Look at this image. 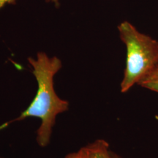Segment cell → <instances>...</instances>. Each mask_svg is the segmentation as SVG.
Masks as SVG:
<instances>
[{"mask_svg": "<svg viewBox=\"0 0 158 158\" xmlns=\"http://www.w3.org/2000/svg\"><path fill=\"white\" fill-rule=\"evenodd\" d=\"M28 61L37 81V90L29 107L16 120L40 118L41 124L37 132V141L45 147L50 143L56 116L69 109V102L57 95L54 86V78L62 64L58 57H50L44 52L37 53L36 59L29 57Z\"/></svg>", "mask_w": 158, "mask_h": 158, "instance_id": "obj_1", "label": "cell"}, {"mask_svg": "<svg viewBox=\"0 0 158 158\" xmlns=\"http://www.w3.org/2000/svg\"><path fill=\"white\" fill-rule=\"evenodd\" d=\"M120 39L126 47V64L120 88L125 93L147 80L158 68V41L138 31L129 21L118 26Z\"/></svg>", "mask_w": 158, "mask_h": 158, "instance_id": "obj_2", "label": "cell"}, {"mask_svg": "<svg viewBox=\"0 0 158 158\" xmlns=\"http://www.w3.org/2000/svg\"><path fill=\"white\" fill-rule=\"evenodd\" d=\"M86 147L89 158H113L109 144L104 140H97Z\"/></svg>", "mask_w": 158, "mask_h": 158, "instance_id": "obj_3", "label": "cell"}, {"mask_svg": "<svg viewBox=\"0 0 158 158\" xmlns=\"http://www.w3.org/2000/svg\"><path fill=\"white\" fill-rule=\"evenodd\" d=\"M142 87L158 92V76L147 79L140 84Z\"/></svg>", "mask_w": 158, "mask_h": 158, "instance_id": "obj_4", "label": "cell"}, {"mask_svg": "<svg viewBox=\"0 0 158 158\" xmlns=\"http://www.w3.org/2000/svg\"><path fill=\"white\" fill-rule=\"evenodd\" d=\"M65 158H89V156L86 147H83L76 152L69 154Z\"/></svg>", "mask_w": 158, "mask_h": 158, "instance_id": "obj_5", "label": "cell"}, {"mask_svg": "<svg viewBox=\"0 0 158 158\" xmlns=\"http://www.w3.org/2000/svg\"><path fill=\"white\" fill-rule=\"evenodd\" d=\"M46 2H52L55 4L56 7H58L59 5V0H46ZM7 4H10V5H15V0H0V10L3 7H5V5Z\"/></svg>", "mask_w": 158, "mask_h": 158, "instance_id": "obj_6", "label": "cell"}, {"mask_svg": "<svg viewBox=\"0 0 158 158\" xmlns=\"http://www.w3.org/2000/svg\"><path fill=\"white\" fill-rule=\"evenodd\" d=\"M157 76H158V68L157 69V70L155 71V73H154L152 76L151 77H150L149 78H154V77H157ZM149 78H148V79H149Z\"/></svg>", "mask_w": 158, "mask_h": 158, "instance_id": "obj_7", "label": "cell"}, {"mask_svg": "<svg viewBox=\"0 0 158 158\" xmlns=\"http://www.w3.org/2000/svg\"><path fill=\"white\" fill-rule=\"evenodd\" d=\"M111 155H112V157H113V158H122L121 157H119V156L116 155V154L112 152H111Z\"/></svg>", "mask_w": 158, "mask_h": 158, "instance_id": "obj_8", "label": "cell"}, {"mask_svg": "<svg viewBox=\"0 0 158 158\" xmlns=\"http://www.w3.org/2000/svg\"><path fill=\"white\" fill-rule=\"evenodd\" d=\"M0 158H2V157H0Z\"/></svg>", "mask_w": 158, "mask_h": 158, "instance_id": "obj_9", "label": "cell"}]
</instances>
